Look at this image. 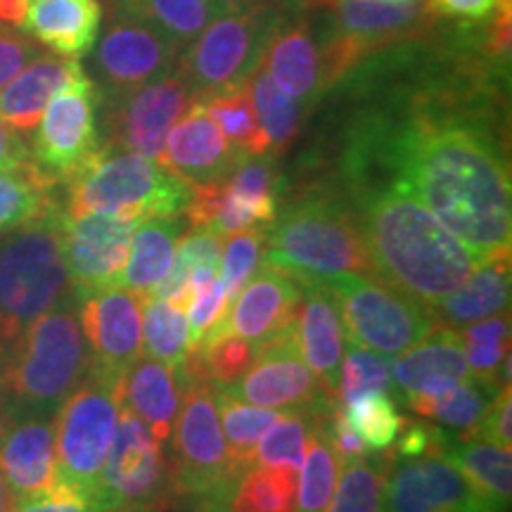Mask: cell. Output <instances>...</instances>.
I'll use <instances>...</instances> for the list:
<instances>
[{
    "label": "cell",
    "mask_w": 512,
    "mask_h": 512,
    "mask_svg": "<svg viewBox=\"0 0 512 512\" xmlns=\"http://www.w3.org/2000/svg\"><path fill=\"white\" fill-rule=\"evenodd\" d=\"M344 178L406 192L486 261L510 254L508 152L472 95H430L403 117L366 119L351 136Z\"/></svg>",
    "instance_id": "obj_1"
},
{
    "label": "cell",
    "mask_w": 512,
    "mask_h": 512,
    "mask_svg": "<svg viewBox=\"0 0 512 512\" xmlns=\"http://www.w3.org/2000/svg\"><path fill=\"white\" fill-rule=\"evenodd\" d=\"M347 192L370 273L425 309L486 264L406 192L384 183H347Z\"/></svg>",
    "instance_id": "obj_2"
},
{
    "label": "cell",
    "mask_w": 512,
    "mask_h": 512,
    "mask_svg": "<svg viewBox=\"0 0 512 512\" xmlns=\"http://www.w3.org/2000/svg\"><path fill=\"white\" fill-rule=\"evenodd\" d=\"M91 370L74 292L29 325L0 358V408L12 415H55Z\"/></svg>",
    "instance_id": "obj_3"
},
{
    "label": "cell",
    "mask_w": 512,
    "mask_h": 512,
    "mask_svg": "<svg viewBox=\"0 0 512 512\" xmlns=\"http://www.w3.org/2000/svg\"><path fill=\"white\" fill-rule=\"evenodd\" d=\"M264 266L292 275L299 285H328L344 275L370 273L349 197L313 190L278 211L268 223Z\"/></svg>",
    "instance_id": "obj_4"
},
{
    "label": "cell",
    "mask_w": 512,
    "mask_h": 512,
    "mask_svg": "<svg viewBox=\"0 0 512 512\" xmlns=\"http://www.w3.org/2000/svg\"><path fill=\"white\" fill-rule=\"evenodd\" d=\"M62 216L43 219L0 235V358L43 313L72 294L62 252Z\"/></svg>",
    "instance_id": "obj_5"
},
{
    "label": "cell",
    "mask_w": 512,
    "mask_h": 512,
    "mask_svg": "<svg viewBox=\"0 0 512 512\" xmlns=\"http://www.w3.org/2000/svg\"><path fill=\"white\" fill-rule=\"evenodd\" d=\"M178 382L183 384V403L171 432L176 503L190 505L195 512H226V501L242 470L223 437L216 389L190 358L178 370Z\"/></svg>",
    "instance_id": "obj_6"
},
{
    "label": "cell",
    "mask_w": 512,
    "mask_h": 512,
    "mask_svg": "<svg viewBox=\"0 0 512 512\" xmlns=\"http://www.w3.org/2000/svg\"><path fill=\"white\" fill-rule=\"evenodd\" d=\"M64 185V216L102 211L133 221L183 214L192 192V185L157 159L110 147H100L98 155Z\"/></svg>",
    "instance_id": "obj_7"
},
{
    "label": "cell",
    "mask_w": 512,
    "mask_h": 512,
    "mask_svg": "<svg viewBox=\"0 0 512 512\" xmlns=\"http://www.w3.org/2000/svg\"><path fill=\"white\" fill-rule=\"evenodd\" d=\"M330 12L328 31L320 38L328 69V86L354 72L366 57L396 48L401 43L430 38L439 17L425 0L392 3V0H309Z\"/></svg>",
    "instance_id": "obj_8"
},
{
    "label": "cell",
    "mask_w": 512,
    "mask_h": 512,
    "mask_svg": "<svg viewBox=\"0 0 512 512\" xmlns=\"http://www.w3.org/2000/svg\"><path fill=\"white\" fill-rule=\"evenodd\" d=\"M124 377L93 368L55 413L57 484L95 503L102 465L110 453L121 413Z\"/></svg>",
    "instance_id": "obj_9"
},
{
    "label": "cell",
    "mask_w": 512,
    "mask_h": 512,
    "mask_svg": "<svg viewBox=\"0 0 512 512\" xmlns=\"http://www.w3.org/2000/svg\"><path fill=\"white\" fill-rule=\"evenodd\" d=\"M285 15L275 5L226 12L204 27L178 57V72L195 100L249 81Z\"/></svg>",
    "instance_id": "obj_10"
},
{
    "label": "cell",
    "mask_w": 512,
    "mask_h": 512,
    "mask_svg": "<svg viewBox=\"0 0 512 512\" xmlns=\"http://www.w3.org/2000/svg\"><path fill=\"white\" fill-rule=\"evenodd\" d=\"M166 444L169 441L157 439L136 413L121 406L112 448L100 472L95 510L159 512L176 505L174 465Z\"/></svg>",
    "instance_id": "obj_11"
},
{
    "label": "cell",
    "mask_w": 512,
    "mask_h": 512,
    "mask_svg": "<svg viewBox=\"0 0 512 512\" xmlns=\"http://www.w3.org/2000/svg\"><path fill=\"white\" fill-rule=\"evenodd\" d=\"M349 344L380 356H399L437 328L432 313L370 273L328 283Z\"/></svg>",
    "instance_id": "obj_12"
},
{
    "label": "cell",
    "mask_w": 512,
    "mask_h": 512,
    "mask_svg": "<svg viewBox=\"0 0 512 512\" xmlns=\"http://www.w3.org/2000/svg\"><path fill=\"white\" fill-rule=\"evenodd\" d=\"M100 91L86 72L53 95L31 143V162L53 183H67L100 152Z\"/></svg>",
    "instance_id": "obj_13"
},
{
    "label": "cell",
    "mask_w": 512,
    "mask_h": 512,
    "mask_svg": "<svg viewBox=\"0 0 512 512\" xmlns=\"http://www.w3.org/2000/svg\"><path fill=\"white\" fill-rule=\"evenodd\" d=\"M192 102L197 100L178 67L131 93L100 98L105 110L100 143L110 150L138 152L159 162L171 126L183 117Z\"/></svg>",
    "instance_id": "obj_14"
},
{
    "label": "cell",
    "mask_w": 512,
    "mask_h": 512,
    "mask_svg": "<svg viewBox=\"0 0 512 512\" xmlns=\"http://www.w3.org/2000/svg\"><path fill=\"white\" fill-rule=\"evenodd\" d=\"M181 50L162 31L112 8V19L93 53V74L98 79L100 98H117L145 83L162 79L178 67Z\"/></svg>",
    "instance_id": "obj_15"
},
{
    "label": "cell",
    "mask_w": 512,
    "mask_h": 512,
    "mask_svg": "<svg viewBox=\"0 0 512 512\" xmlns=\"http://www.w3.org/2000/svg\"><path fill=\"white\" fill-rule=\"evenodd\" d=\"M138 223L102 211L62 216V252L74 297L119 287Z\"/></svg>",
    "instance_id": "obj_16"
},
{
    "label": "cell",
    "mask_w": 512,
    "mask_h": 512,
    "mask_svg": "<svg viewBox=\"0 0 512 512\" xmlns=\"http://www.w3.org/2000/svg\"><path fill=\"white\" fill-rule=\"evenodd\" d=\"M384 512H494L444 453L396 456L384 479Z\"/></svg>",
    "instance_id": "obj_17"
},
{
    "label": "cell",
    "mask_w": 512,
    "mask_h": 512,
    "mask_svg": "<svg viewBox=\"0 0 512 512\" xmlns=\"http://www.w3.org/2000/svg\"><path fill=\"white\" fill-rule=\"evenodd\" d=\"M219 392H228L252 406L275 408V411L339 403L323 392L316 375L304 363L297 339H294V325L261 344L252 368L233 387L219 389Z\"/></svg>",
    "instance_id": "obj_18"
},
{
    "label": "cell",
    "mask_w": 512,
    "mask_h": 512,
    "mask_svg": "<svg viewBox=\"0 0 512 512\" xmlns=\"http://www.w3.org/2000/svg\"><path fill=\"white\" fill-rule=\"evenodd\" d=\"M74 299L91 366L124 377L143 354L145 299L124 287H107Z\"/></svg>",
    "instance_id": "obj_19"
},
{
    "label": "cell",
    "mask_w": 512,
    "mask_h": 512,
    "mask_svg": "<svg viewBox=\"0 0 512 512\" xmlns=\"http://www.w3.org/2000/svg\"><path fill=\"white\" fill-rule=\"evenodd\" d=\"M299 304H302V285L292 275L264 266L230 299L226 313L207 337L238 335L249 342L266 344L268 339L292 328Z\"/></svg>",
    "instance_id": "obj_20"
},
{
    "label": "cell",
    "mask_w": 512,
    "mask_h": 512,
    "mask_svg": "<svg viewBox=\"0 0 512 512\" xmlns=\"http://www.w3.org/2000/svg\"><path fill=\"white\" fill-rule=\"evenodd\" d=\"M242 159L197 100L171 126L159 162L188 185H202L226 181Z\"/></svg>",
    "instance_id": "obj_21"
},
{
    "label": "cell",
    "mask_w": 512,
    "mask_h": 512,
    "mask_svg": "<svg viewBox=\"0 0 512 512\" xmlns=\"http://www.w3.org/2000/svg\"><path fill=\"white\" fill-rule=\"evenodd\" d=\"M0 475L15 501L55 489V415H12L3 420Z\"/></svg>",
    "instance_id": "obj_22"
},
{
    "label": "cell",
    "mask_w": 512,
    "mask_h": 512,
    "mask_svg": "<svg viewBox=\"0 0 512 512\" xmlns=\"http://www.w3.org/2000/svg\"><path fill=\"white\" fill-rule=\"evenodd\" d=\"M261 69L278 91L304 102L306 107L320 98L328 86L323 46L309 19H283L261 55Z\"/></svg>",
    "instance_id": "obj_23"
},
{
    "label": "cell",
    "mask_w": 512,
    "mask_h": 512,
    "mask_svg": "<svg viewBox=\"0 0 512 512\" xmlns=\"http://www.w3.org/2000/svg\"><path fill=\"white\" fill-rule=\"evenodd\" d=\"M294 339H297L299 354L316 375L323 392L339 401L344 330L337 299L328 285H302V304L294 320Z\"/></svg>",
    "instance_id": "obj_24"
},
{
    "label": "cell",
    "mask_w": 512,
    "mask_h": 512,
    "mask_svg": "<svg viewBox=\"0 0 512 512\" xmlns=\"http://www.w3.org/2000/svg\"><path fill=\"white\" fill-rule=\"evenodd\" d=\"M470 377L460 332L434 328L425 339L413 344L392 363V382L403 403L415 396L441 394Z\"/></svg>",
    "instance_id": "obj_25"
},
{
    "label": "cell",
    "mask_w": 512,
    "mask_h": 512,
    "mask_svg": "<svg viewBox=\"0 0 512 512\" xmlns=\"http://www.w3.org/2000/svg\"><path fill=\"white\" fill-rule=\"evenodd\" d=\"M100 22V0H29L19 27L38 46L79 60L98 41Z\"/></svg>",
    "instance_id": "obj_26"
},
{
    "label": "cell",
    "mask_w": 512,
    "mask_h": 512,
    "mask_svg": "<svg viewBox=\"0 0 512 512\" xmlns=\"http://www.w3.org/2000/svg\"><path fill=\"white\" fill-rule=\"evenodd\" d=\"M83 67L74 57L41 53L0 88V121L17 133H31L53 95L67 86Z\"/></svg>",
    "instance_id": "obj_27"
},
{
    "label": "cell",
    "mask_w": 512,
    "mask_h": 512,
    "mask_svg": "<svg viewBox=\"0 0 512 512\" xmlns=\"http://www.w3.org/2000/svg\"><path fill=\"white\" fill-rule=\"evenodd\" d=\"M188 221L183 214L155 216L140 221L133 230L131 249L119 287L150 299L174 266L178 242L183 240Z\"/></svg>",
    "instance_id": "obj_28"
},
{
    "label": "cell",
    "mask_w": 512,
    "mask_h": 512,
    "mask_svg": "<svg viewBox=\"0 0 512 512\" xmlns=\"http://www.w3.org/2000/svg\"><path fill=\"white\" fill-rule=\"evenodd\" d=\"M510 254L486 261L463 285L432 304L437 328H465L477 320L498 316L510 306Z\"/></svg>",
    "instance_id": "obj_29"
},
{
    "label": "cell",
    "mask_w": 512,
    "mask_h": 512,
    "mask_svg": "<svg viewBox=\"0 0 512 512\" xmlns=\"http://www.w3.org/2000/svg\"><path fill=\"white\" fill-rule=\"evenodd\" d=\"M178 387V370L155 358L140 356L121 380V406L136 413L157 439L169 441L181 406Z\"/></svg>",
    "instance_id": "obj_30"
},
{
    "label": "cell",
    "mask_w": 512,
    "mask_h": 512,
    "mask_svg": "<svg viewBox=\"0 0 512 512\" xmlns=\"http://www.w3.org/2000/svg\"><path fill=\"white\" fill-rule=\"evenodd\" d=\"M446 456L491 510L508 512L512 489L510 448L479 437H458L451 439Z\"/></svg>",
    "instance_id": "obj_31"
},
{
    "label": "cell",
    "mask_w": 512,
    "mask_h": 512,
    "mask_svg": "<svg viewBox=\"0 0 512 512\" xmlns=\"http://www.w3.org/2000/svg\"><path fill=\"white\" fill-rule=\"evenodd\" d=\"M335 406L337 403L323 408L313 422L297 475V508L294 512H325L335 494L339 467H342V458H339L330 434V413Z\"/></svg>",
    "instance_id": "obj_32"
},
{
    "label": "cell",
    "mask_w": 512,
    "mask_h": 512,
    "mask_svg": "<svg viewBox=\"0 0 512 512\" xmlns=\"http://www.w3.org/2000/svg\"><path fill=\"white\" fill-rule=\"evenodd\" d=\"M114 8L162 31L181 53L204 27L228 12L219 0H114Z\"/></svg>",
    "instance_id": "obj_33"
},
{
    "label": "cell",
    "mask_w": 512,
    "mask_h": 512,
    "mask_svg": "<svg viewBox=\"0 0 512 512\" xmlns=\"http://www.w3.org/2000/svg\"><path fill=\"white\" fill-rule=\"evenodd\" d=\"M55 185L34 164L0 169V235L62 209L55 197Z\"/></svg>",
    "instance_id": "obj_34"
},
{
    "label": "cell",
    "mask_w": 512,
    "mask_h": 512,
    "mask_svg": "<svg viewBox=\"0 0 512 512\" xmlns=\"http://www.w3.org/2000/svg\"><path fill=\"white\" fill-rule=\"evenodd\" d=\"M460 339L472 380L496 392L510 387V311L465 325Z\"/></svg>",
    "instance_id": "obj_35"
},
{
    "label": "cell",
    "mask_w": 512,
    "mask_h": 512,
    "mask_svg": "<svg viewBox=\"0 0 512 512\" xmlns=\"http://www.w3.org/2000/svg\"><path fill=\"white\" fill-rule=\"evenodd\" d=\"M297 475L290 465H249L233 484L226 512H294Z\"/></svg>",
    "instance_id": "obj_36"
},
{
    "label": "cell",
    "mask_w": 512,
    "mask_h": 512,
    "mask_svg": "<svg viewBox=\"0 0 512 512\" xmlns=\"http://www.w3.org/2000/svg\"><path fill=\"white\" fill-rule=\"evenodd\" d=\"M249 95H252L256 119H259L261 131L266 136L268 157L273 159L283 155L287 147L294 143V138L299 136V131H302L309 107L285 95L283 91H278L275 83L261 69V64L249 76Z\"/></svg>",
    "instance_id": "obj_37"
},
{
    "label": "cell",
    "mask_w": 512,
    "mask_h": 512,
    "mask_svg": "<svg viewBox=\"0 0 512 512\" xmlns=\"http://www.w3.org/2000/svg\"><path fill=\"white\" fill-rule=\"evenodd\" d=\"M494 396L496 389L467 377V380L458 382L456 387L446 389V392L432 396H415V399H408L403 406L411 408L420 418L434 420L441 427L458 432L460 437H470Z\"/></svg>",
    "instance_id": "obj_38"
},
{
    "label": "cell",
    "mask_w": 512,
    "mask_h": 512,
    "mask_svg": "<svg viewBox=\"0 0 512 512\" xmlns=\"http://www.w3.org/2000/svg\"><path fill=\"white\" fill-rule=\"evenodd\" d=\"M392 460V448L377 451V456L342 460L335 494L325 512H384V479Z\"/></svg>",
    "instance_id": "obj_39"
},
{
    "label": "cell",
    "mask_w": 512,
    "mask_h": 512,
    "mask_svg": "<svg viewBox=\"0 0 512 512\" xmlns=\"http://www.w3.org/2000/svg\"><path fill=\"white\" fill-rule=\"evenodd\" d=\"M209 117L216 121L221 133L242 157H268V143L256 119L249 81L228 91L214 93L207 100H200Z\"/></svg>",
    "instance_id": "obj_40"
},
{
    "label": "cell",
    "mask_w": 512,
    "mask_h": 512,
    "mask_svg": "<svg viewBox=\"0 0 512 512\" xmlns=\"http://www.w3.org/2000/svg\"><path fill=\"white\" fill-rule=\"evenodd\" d=\"M143 349L147 358L181 370L190 354V328L185 309L169 299H145Z\"/></svg>",
    "instance_id": "obj_41"
},
{
    "label": "cell",
    "mask_w": 512,
    "mask_h": 512,
    "mask_svg": "<svg viewBox=\"0 0 512 512\" xmlns=\"http://www.w3.org/2000/svg\"><path fill=\"white\" fill-rule=\"evenodd\" d=\"M223 238L211 228H190L178 242L174 266L152 297L169 299L185 309L190 302V278L197 271H219Z\"/></svg>",
    "instance_id": "obj_42"
},
{
    "label": "cell",
    "mask_w": 512,
    "mask_h": 512,
    "mask_svg": "<svg viewBox=\"0 0 512 512\" xmlns=\"http://www.w3.org/2000/svg\"><path fill=\"white\" fill-rule=\"evenodd\" d=\"M216 408L221 413V430L223 437H226L230 456H233L240 470H247L252 465L256 444L268 432V427L283 415V411L247 406L245 401L235 399L228 392H219V389H216Z\"/></svg>",
    "instance_id": "obj_43"
},
{
    "label": "cell",
    "mask_w": 512,
    "mask_h": 512,
    "mask_svg": "<svg viewBox=\"0 0 512 512\" xmlns=\"http://www.w3.org/2000/svg\"><path fill=\"white\" fill-rule=\"evenodd\" d=\"M328 406H332V403H328ZM328 406L290 408V411H283V415L268 427V432L256 444L252 465H290L299 470L316 415Z\"/></svg>",
    "instance_id": "obj_44"
},
{
    "label": "cell",
    "mask_w": 512,
    "mask_h": 512,
    "mask_svg": "<svg viewBox=\"0 0 512 512\" xmlns=\"http://www.w3.org/2000/svg\"><path fill=\"white\" fill-rule=\"evenodd\" d=\"M342 408L349 425L354 427V432L361 437L370 453L387 451V448L394 446L403 425V418L396 411L392 396L384 392L363 394L342 403Z\"/></svg>",
    "instance_id": "obj_45"
},
{
    "label": "cell",
    "mask_w": 512,
    "mask_h": 512,
    "mask_svg": "<svg viewBox=\"0 0 512 512\" xmlns=\"http://www.w3.org/2000/svg\"><path fill=\"white\" fill-rule=\"evenodd\" d=\"M223 183L228 195L254 207L266 223L278 216V178L271 157H245Z\"/></svg>",
    "instance_id": "obj_46"
},
{
    "label": "cell",
    "mask_w": 512,
    "mask_h": 512,
    "mask_svg": "<svg viewBox=\"0 0 512 512\" xmlns=\"http://www.w3.org/2000/svg\"><path fill=\"white\" fill-rule=\"evenodd\" d=\"M392 363L387 356L375 354V351L361 349L349 344L342 356V377H339V401L347 403L356 396L392 392Z\"/></svg>",
    "instance_id": "obj_47"
},
{
    "label": "cell",
    "mask_w": 512,
    "mask_h": 512,
    "mask_svg": "<svg viewBox=\"0 0 512 512\" xmlns=\"http://www.w3.org/2000/svg\"><path fill=\"white\" fill-rule=\"evenodd\" d=\"M268 226H254L228 235L221 252V283L228 290V302L264 264Z\"/></svg>",
    "instance_id": "obj_48"
},
{
    "label": "cell",
    "mask_w": 512,
    "mask_h": 512,
    "mask_svg": "<svg viewBox=\"0 0 512 512\" xmlns=\"http://www.w3.org/2000/svg\"><path fill=\"white\" fill-rule=\"evenodd\" d=\"M228 306V290L223 287L221 278L209 280L202 287H197L190 294V302L185 306V316H188L190 328V349L200 347L202 339L214 330Z\"/></svg>",
    "instance_id": "obj_49"
},
{
    "label": "cell",
    "mask_w": 512,
    "mask_h": 512,
    "mask_svg": "<svg viewBox=\"0 0 512 512\" xmlns=\"http://www.w3.org/2000/svg\"><path fill=\"white\" fill-rule=\"evenodd\" d=\"M38 55H41V46L34 38L19 34L8 24H0V88L15 79Z\"/></svg>",
    "instance_id": "obj_50"
},
{
    "label": "cell",
    "mask_w": 512,
    "mask_h": 512,
    "mask_svg": "<svg viewBox=\"0 0 512 512\" xmlns=\"http://www.w3.org/2000/svg\"><path fill=\"white\" fill-rule=\"evenodd\" d=\"M512 389L503 387L498 389L494 399H491L489 408L479 420V425L472 430L470 437H479L491 441V444L512 446Z\"/></svg>",
    "instance_id": "obj_51"
},
{
    "label": "cell",
    "mask_w": 512,
    "mask_h": 512,
    "mask_svg": "<svg viewBox=\"0 0 512 512\" xmlns=\"http://www.w3.org/2000/svg\"><path fill=\"white\" fill-rule=\"evenodd\" d=\"M401 437L394 441L396 444V456H425V453H444L448 444H451V437L439 430L437 425H430V422H408L403 420Z\"/></svg>",
    "instance_id": "obj_52"
},
{
    "label": "cell",
    "mask_w": 512,
    "mask_h": 512,
    "mask_svg": "<svg viewBox=\"0 0 512 512\" xmlns=\"http://www.w3.org/2000/svg\"><path fill=\"white\" fill-rule=\"evenodd\" d=\"M15 512H98L95 503L69 486L57 484L55 489L31 498L15 501Z\"/></svg>",
    "instance_id": "obj_53"
},
{
    "label": "cell",
    "mask_w": 512,
    "mask_h": 512,
    "mask_svg": "<svg viewBox=\"0 0 512 512\" xmlns=\"http://www.w3.org/2000/svg\"><path fill=\"white\" fill-rule=\"evenodd\" d=\"M425 3L439 19L446 17L453 22L479 24L489 22L510 0H425Z\"/></svg>",
    "instance_id": "obj_54"
},
{
    "label": "cell",
    "mask_w": 512,
    "mask_h": 512,
    "mask_svg": "<svg viewBox=\"0 0 512 512\" xmlns=\"http://www.w3.org/2000/svg\"><path fill=\"white\" fill-rule=\"evenodd\" d=\"M31 162V147L24 143L22 133L0 121V169H22Z\"/></svg>",
    "instance_id": "obj_55"
},
{
    "label": "cell",
    "mask_w": 512,
    "mask_h": 512,
    "mask_svg": "<svg viewBox=\"0 0 512 512\" xmlns=\"http://www.w3.org/2000/svg\"><path fill=\"white\" fill-rule=\"evenodd\" d=\"M27 8H29V0H0V24L19 27Z\"/></svg>",
    "instance_id": "obj_56"
},
{
    "label": "cell",
    "mask_w": 512,
    "mask_h": 512,
    "mask_svg": "<svg viewBox=\"0 0 512 512\" xmlns=\"http://www.w3.org/2000/svg\"><path fill=\"white\" fill-rule=\"evenodd\" d=\"M219 3L228 12H240L247 8H259V5H275V3H280V0H219Z\"/></svg>",
    "instance_id": "obj_57"
},
{
    "label": "cell",
    "mask_w": 512,
    "mask_h": 512,
    "mask_svg": "<svg viewBox=\"0 0 512 512\" xmlns=\"http://www.w3.org/2000/svg\"><path fill=\"white\" fill-rule=\"evenodd\" d=\"M0 512H15V496H12L10 486L5 484L3 475H0Z\"/></svg>",
    "instance_id": "obj_58"
},
{
    "label": "cell",
    "mask_w": 512,
    "mask_h": 512,
    "mask_svg": "<svg viewBox=\"0 0 512 512\" xmlns=\"http://www.w3.org/2000/svg\"><path fill=\"white\" fill-rule=\"evenodd\" d=\"M0 432H3V408H0Z\"/></svg>",
    "instance_id": "obj_59"
},
{
    "label": "cell",
    "mask_w": 512,
    "mask_h": 512,
    "mask_svg": "<svg viewBox=\"0 0 512 512\" xmlns=\"http://www.w3.org/2000/svg\"><path fill=\"white\" fill-rule=\"evenodd\" d=\"M392 3H415V0H392Z\"/></svg>",
    "instance_id": "obj_60"
},
{
    "label": "cell",
    "mask_w": 512,
    "mask_h": 512,
    "mask_svg": "<svg viewBox=\"0 0 512 512\" xmlns=\"http://www.w3.org/2000/svg\"><path fill=\"white\" fill-rule=\"evenodd\" d=\"M155 512H157V510H155Z\"/></svg>",
    "instance_id": "obj_61"
}]
</instances>
